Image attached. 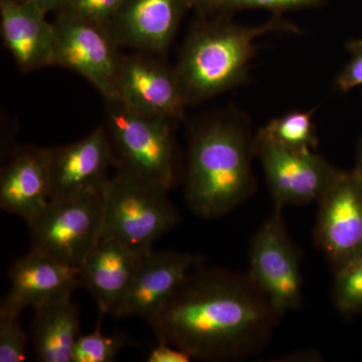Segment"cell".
I'll use <instances>...</instances> for the list:
<instances>
[{"instance_id":"6da1fadb","label":"cell","mask_w":362,"mask_h":362,"mask_svg":"<svg viewBox=\"0 0 362 362\" xmlns=\"http://www.w3.org/2000/svg\"><path fill=\"white\" fill-rule=\"evenodd\" d=\"M280 319L247 274L201 266L147 322L195 361H230L262 351Z\"/></svg>"},{"instance_id":"7a4b0ae2","label":"cell","mask_w":362,"mask_h":362,"mask_svg":"<svg viewBox=\"0 0 362 362\" xmlns=\"http://www.w3.org/2000/svg\"><path fill=\"white\" fill-rule=\"evenodd\" d=\"M254 139L244 126L214 119L195 128L188 142L185 201L197 216L220 218L255 192Z\"/></svg>"},{"instance_id":"3957f363","label":"cell","mask_w":362,"mask_h":362,"mask_svg":"<svg viewBox=\"0 0 362 362\" xmlns=\"http://www.w3.org/2000/svg\"><path fill=\"white\" fill-rule=\"evenodd\" d=\"M294 30L279 21L254 28L228 23L197 28L173 69L187 104L199 103L244 83L257 39L266 33Z\"/></svg>"},{"instance_id":"277c9868","label":"cell","mask_w":362,"mask_h":362,"mask_svg":"<svg viewBox=\"0 0 362 362\" xmlns=\"http://www.w3.org/2000/svg\"><path fill=\"white\" fill-rule=\"evenodd\" d=\"M168 189L117 168L104 189L102 238L119 240L145 256L180 221Z\"/></svg>"},{"instance_id":"5b68a950","label":"cell","mask_w":362,"mask_h":362,"mask_svg":"<svg viewBox=\"0 0 362 362\" xmlns=\"http://www.w3.org/2000/svg\"><path fill=\"white\" fill-rule=\"evenodd\" d=\"M173 123L133 110L120 100L107 101L106 129L117 168L170 190L176 180Z\"/></svg>"},{"instance_id":"8992f818","label":"cell","mask_w":362,"mask_h":362,"mask_svg":"<svg viewBox=\"0 0 362 362\" xmlns=\"http://www.w3.org/2000/svg\"><path fill=\"white\" fill-rule=\"evenodd\" d=\"M104 214L103 194L52 201L28 223L30 250L78 269L102 238Z\"/></svg>"},{"instance_id":"52a82bcc","label":"cell","mask_w":362,"mask_h":362,"mask_svg":"<svg viewBox=\"0 0 362 362\" xmlns=\"http://www.w3.org/2000/svg\"><path fill=\"white\" fill-rule=\"evenodd\" d=\"M247 274L281 318L301 306V259L286 230L282 207H274L273 214L255 233Z\"/></svg>"},{"instance_id":"ba28073f","label":"cell","mask_w":362,"mask_h":362,"mask_svg":"<svg viewBox=\"0 0 362 362\" xmlns=\"http://www.w3.org/2000/svg\"><path fill=\"white\" fill-rule=\"evenodd\" d=\"M54 26L56 39L52 66L82 76L106 102L118 99L120 54L105 28L62 13Z\"/></svg>"},{"instance_id":"9c48e42d","label":"cell","mask_w":362,"mask_h":362,"mask_svg":"<svg viewBox=\"0 0 362 362\" xmlns=\"http://www.w3.org/2000/svg\"><path fill=\"white\" fill-rule=\"evenodd\" d=\"M255 156L265 171L275 206L318 202L340 170L315 150H294L254 138Z\"/></svg>"},{"instance_id":"30bf717a","label":"cell","mask_w":362,"mask_h":362,"mask_svg":"<svg viewBox=\"0 0 362 362\" xmlns=\"http://www.w3.org/2000/svg\"><path fill=\"white\" fill-rule=\"evenodd\" d=\"M317 204V246L337 272L362 256L361 173L356 168L340 170Z\"/></svg>"},{"instance_id":"8fae6325","label":"cell","mask_w":362,"mask_h":362,"mask_svg":"<svg viewBox=\"0 0 362 362\" xmlns=\"http://www.w3.org/2000/svg\"><path fill=\"white\" fill-rule=\"evenodd\" d=\"M47 149L51 202L103 194L114 164L106 126H99L78 141Z\"/></svg>"},{"instance_id":"7c38bea8","label":"cell","mask_w":362,"mask_h":362,"mask_svg":"<svg viewBox=\"0 0 362 362\" xmlns=\"http://www.w3.org/2000/svg\"><path fill=\"white\" fill-rule=\"evenodd\" d=\"M118 100L133 110L171 122L185 119V107L175 70L145 54L121 56L117 77Z\"/></svg>"},{"instance_id":"4fadbf2b","label":"cell","mask_w":362,"mask_h":362,"mask_svg":"<svg viewBox=\"0 0 362 362\" xmlns=\"http://www.w3.org/2000/svg\"><path fill=\"white\" fill-rule=\"evenodd\" d=\"M204 264L199 255L150 252L143 257L129 289L113 316L148 320L173 296L185 277Z\"/></svg>"},{"instance_id":"5bb4252c","label":"cell","mask_w":362,"mask_h":362,"mask_svg":"<svg viewBox=\"0 0 362 362\" xmlns=\"http://www.w3.org/2000/svg\"><path fill=\"white\" fill-rule=\"evenodd\" d=\"M11 288L0 305V313L20 316L26 307L40 306L71 298L80 287L78 269L64 265L30 250L8 271Z\"/></svg>"},{"instance_id":"9a60e30c","label":"cell","mask_w":362,"mask_h":362,"mask_svg":"<svg viewBox=\"0 0 362 362\" xmlns=\"http://www.w3.org/2000/svg\"><path fill=\"white\" fill-rule=\"evenodd\" d=\"M187 0H125L105 28L116 47L162 52L175 37Z\"/></svg>"},{"instance_id":"2e32d148","label":"cell","mask_w":362,"mask_h":362,"mask_svg":"<svg viewBox=\"0 0 362 362\" xmlns=\"http://www.w3.org/2000/svg\"><path fill=\"white\" fill-rule=\"evenodd\" d=\"M49 202V149L25 146L14 150L0 176V207L30 223Z\"/></svg>"},{"instance_id":"e0dca14e","label":"cell","mask_w":362,"mask_h":362,"mask_svg":"<svg viewBox=\"0 0 362 362\" xmlns=\"http://www.w3.org/2000/svg\"><path fill=\"white\" fill-rule=\"evenodd\" d=\"M143 257L110 238H101L88 254L78 268L80 287L90 292L100 313L114 315Z\"/></svg>"},{"instance_id":"ac0fdd59","label":"cell","mask_w":362,"mask_h":362,"mask_svg":"<svg viewBox=\"0 0 362 362\" xmlns=\"http://www.w3.org/2000/svg\"><path fill=\"white\" fill-rule=\"evenodd\" d=\"M45 14L32 0H0L2 39L21 71L52 66L56 33Z\"/></svg>"},{"instance_id":"d6986e66","label":"cell","mask_w":362,"mask_h":362,"mask_svg":"<svg viewBox=\"0 0 362 362\" xmlns=\"http://www.w3.org/2000/svg\"><path fill=\"white\" fill-rule=\"evenodd\" d=\"M32 334L37 361L71 362L81 337L77 305L68 298L35 307Z\"/></svg>"},{"instance_id":"ffe728a7","label":"cell","mask_w":362,"mask_h":362,"mask_svg":"<svg viewBox=\"0 0 362 362\" xmlns=\"http://www.w3.org/2000/svg\"><path fill=\"white\" fill-rule=\"evenodd\" d=\"M256 136L289 149L315 150L318 145L311 112L293 111L273 119Z\"/></svg>"},{"instance_id":"44dd1931","label":"cell","mask_w":362,"mask_h":362,"mask_svg":"<svg viewBox=\"0 0 362 362\" xmlns=\"http://www.w3.org/2000/svg\"><path fill=\"white\" fill-rule=\"evenodd\" d=\"M332 297L344 316L362 313V256L334 272Z\"/></svg>"},{"instance_id":"7402d4cb","label":"cell","mask_w":362,"mask_h":362,"mask_svg":"<svg viewBox=\"0 0 362 362\" xmlns=\"http://www.w3.org/2000/svg\"><path fill=\"white\" fill-rule=\"evenodd\" d=\"M102 317L96 329L90 334L78 337L74 349L71 362H112L128 342L126 335L108 337L102 332Z\"/></svg>"},{"instance_id":"603a6c76","label":"cell","mask_w":362,"mask_h":362,"mask_svg":"<svg viewBox=\"0 0 362 362\" xmlns=\"http://www.w3.org/2000/svg\"><path fill=\"white\" fill-rule=\"evenodd\" d=\"M28 338L20 316L0 313V362H21L26 357Z\"/></svg>"},{"instance_id":"cb8c5ba5","label":"cell","mask_w":362,"mask_h":362,"mask_svg":"<svg viewBox=\"0 0 362 362\" xmlns=\"http://www.w3.org/2000/svg\"><path fill=\"white\" fill-rule=\"evenodd\" d=\"M125 0H73L59 13L106 28Z\"/></svg>"},{"instance_id":"d4e9b609","label":"cell","mask_w":362,"mask_h":362,"mask_svg":"<svg viewBox=\"0 0 362 362\" xmlns=\"http://www.w3.org/2000/svg\"><path fill=\"white\" fill-rule=\"evenodd\" d=\"M350 54L349 63L335 81L337 87L341 92H349L362 85V40H354L347 45Z\"/></svg>"},{"instance_id":"484cf974","label":"cell","mask_w":362,"mask_h":362,"mask_svg":"<svg viewBox=\"0 0 362 362\" xmlns=\"http://www.w3.org/2000/svg\"><path fill=\"white\" fill-rule=\"evenodd\" d=\"M320 0H216L214 6L223 8L291 9L315 6Z\"/></svg>"},{"instance_id":"4316f807","label":"cell","mask_w":362,"mask_h":362,"mask_svg":"<svg viewBox=\"0 0 362 362\" xmlns=\"http://www.w3.org/2000/svg\"><path fill=\"white\" fill-rule=\"evenodd\" d=\"M192 358L189 354L170 343L158 340V344L147 356L148 362H188Z\"/></svg>"},{"instance_id":"83f0119b","label":"cell","mask_w":362,"mask_h":362,"mask_svg":"<svg viewBox=\"0 0 362 362\" xmlns=\"http://www.w3.org/2000/svg\"><path fill=\"white\" fill-rule=\"evenodd\" d=\"M45 13L49 11H61L65 9L73 0H32Z\"/></svg>"},{"instance_id":"f1b7e54d","label":"cell","mask_w":362,"mask_h":362,"mask_svg":"<svg viewBox=\"0 0 362 362\" xmlns=\"http://www.w3.org/2000/svg\"><path fill=\"white\" fill-rule=\"evenodd\" d=\"M354 168H356L362 176V136L361 139H359L358 145H357L356 164Z\"/></svg>"},{"instance_id":"f546056e","label":"cell","mask_w":362,"mask_h":362,"mask_svg":"<svg viewBox=\"0 0 362 362\" xmlns=\"http://www.w3.org/2000/svg\"><path fill=\"white\" fill-rule=\"evenodd\" d=\"M216 0H187L188 4H195V6H213Z\"/></svg>"}]
</instances>
